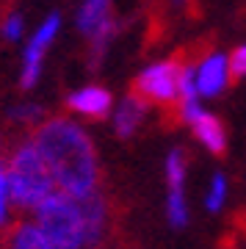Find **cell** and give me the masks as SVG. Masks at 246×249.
Masks as SVG:
<instances>
[{
	"instance_id": "cell-1",
	"label": "cell",
	"mask_w": 246,
	"mask_h": 249,
	"mask_svg": "<svg viewBox=\"0 0 246 249\" xmlns=\"http://www.w3.org/2000/svg\"><path fill=\"white\" fill-rule=\"evenodd\" d=\"M36 150L42 152L55 186L67 194H88L100 188V163L86 130L72 119H44L36 124L34 139Z\"/></svg>"
},
{
	"instance_id": "cell-2",
	"label": "cell",
	"mask_w": 246,
	"mask_h": 249,
	"mask_svg": "<svg viewBox=\"0 0 246 249\" xmlns=\"http://www.w3.org/2000/svg\"><path fill=\"white\" fill-rule=\"evenodd\" d=\"M6 178H9V199L19 211H34L44 196L58 188L34 142H22L11 152Z\"/></svg>"
},
{
	"instance_id": "cell-3",
	"label": "cell",
	"mask_w": 246,
	"mask_h": 249,
	"mask_svg": "<svg viewBox=\"0 0 246 249\" xmlns=\"http://www.w3.org/2000/svg\"><path fill=\"white\" fill-rule=\"evenodd\" d=\"M34 222L58 249H86V213L80 196L55 188L34 208Z\"/></svg>"
},
{
	"instance_id": "cell-4",
	"label": "cell",
	"mask_w": 246,
	"mask_h": 249,
	"mask_svg": "<svg viewBox=\"0 0 246 249\" xmlns=\"http://www.w3.org/2000/svg\"><path fill=\"white\" fill-rule=\"evenodd\" d=\"M180 70H183L180 58L152 64L144 72H139V78L133 80V91L141 100H147L150 106L175 111L180 119Z\"/></svg>"
},
{
	"instance_id": "cell-5",
	"label": "cell",
	"mask_w": 246,
	"mask_h": 249,
	"mask_svg": "<svg viewBox=\"0 0 246 249\" xmlns=\"http://www.w3.org/2000/svg\"><path fill=\"white\" fill-rule=\"evenodd\" d=\"M58 28H61V17H58V14H50V17L42 22V28L36 31V36L31 39V45H28V50H25V67H22V89H31L36 80H39L44 50H47L50 42L55 39Z\"/></svg>"
},
{
	"instance_id": "cell-6",
	"label": "cell",
	"mask_w": 246,
	"mask_h": 249,
	"mask_svg": "<svg viewBox=\"0 0 246 249\" xmlns=\"http://www.w3.org/2000/svg\"><path fill=\"white\" fill-rule=\"evenodd\" d=\"M227 78H229L227 58L221 53L205 55L202 64L196 67V91H199L202 97H216V94H221V89L227 86Z\"/></svg>"
},
{
	"instance_id": "cell-7",
	"label": "cell",
	"mask_w": 246,
	"mask_h": 249,
	"mask_svg": "<svg viewBox=\"0 0 246 249\" xmlns=\"http://www.w3.org/2000/svg\"><path fill=\"white\" fill-rule=\"evenodd\" d=\"M67 106H70V111L86 116V119H105L111 114L114 100H111V94L105 89H100V86H86V89L70 94Z\"/></svg>"
},
{
	"instance_id": "cell-8",
	"label": "cell",
	"mask_w": 246,
	"mask_h": 249,
	"mask_svg": "<svg viewBox=\"0 0 246 249\" xmlns=\"http://www.w3.org/2000/svg\"><path fill=\"white\" fill-rule=\"evenodd\" d=\"M188 124L193 127V136H196L213 155H221V152L227 150V130H224V124H221L219 116L208 114V111H199Z\"/></svg>"
},
{
	"instance_id": "cell-9",
	"label": "cell",
	"mask_w": 246,
	"mask_h": 249,
	"mask_svg": "<svg viewBox=\"0 0 246 249\" xmlns=\"http://www.w3.org/2000/svg\"><path fill=\"white\" fill-rule=\"evenodd\" d=\"M147 106L150 103L141 100L136 91L122 100V106L116 108V116H114V127H116V136L119 139H130L139 130L141 122H144V116H147Z\"/></svg>"
},
{
	"instance_id": "cell-10",
	"label": "cell",
	"mask_w": 246,
	"mask_h": 249,
	"mask_svg": "<svg viewBox=\"0 0 246 249\" xmlns=\"http://www.w3.org/2000/svg\"><path fill=\"white\" fill-rule=\"evenodd\" d=\"M3 249H58V247L39 230L36 222H17L9 230V238H6Z\"/></svg>"
},
{
	"instance_id": "cell-11",
	"label": "cell",
	"mask_w": 246,
	"mask_h": 249,
	"mask_svg": "<svg viewBox=\"0 0 246 249\" xmlns=\"http://www.w3.org/2000/svg\"><path fill=\"white\" fill-rule=\"evenodd\" d=\"M111 19V0H83L78 9V28L83 34L94 36Z\"/></svg>"
},
{
	"instance_id": "cell-12",
	"label": "cell",
	"mask_w": 246,
	"mask_h": 249,
	"mask_svg": "<svg viewBox=\"0 0 246 249\" xmlns=\"http://www.w3.org/2000/svg\"><path fill=\"white\" fill-rule=\"evenodd\" d=\"M166 219L172 227H185L188 222V208H185V196L183 188H169V199H166Z\"/></svg>"
},
{
	"instance_id": "cell-13",
	"label": "cell",
	"mask_w": 246,
	"mask_h": 249,
	"mask_svg": "<svg viewBox=\"0 0 246 249\" xmlns=\"http://www.w3.org/2000/svg\"><path fill=\"white\" fill-rule=\"evenodd\" d=\"M166 180L169 188H183L185 180V155L183 150H172L166 158Z\"/></svg>"
},
{
	"instance_id": "cell-14",
	"label": "cell",
	"mask_w": 246,
	"mask_h": 249,
	"mask_svg": "<svg viewBox=\"0 0 246 249\" xmlns=\"http://www.w3.org/2000/svg\"><path fill=\"white\" fill-rule=\"evenodd\" d=\"M224 196H227V178H224V175H216V178L211 180V191H208V199H205V205H208L211 213L221 211Z\"/></svg>"
},
{
	"instance_id": "cell-15",
	"label": "cell",
	"mask_w": 246,
	"mask_h": 249,
	"mask_svg": "<svg viewBox=\"0 0 246 249\" xmlns=\"http://www.w3.org/2000/svg\"><path fill=\"white\" fill-rule=\"evenodd\" d=\"M227 67H229V78L232 80L246 78V45H241L238 50H232V55L227 58Z\"/></svg>"
},
{
	"instance_id": "cell-16",
	"label": "cell",
	"mask_w": 246,
	"mask_h": 249,
	"mask_svg": "<svg viewBox=\"0 0 246 249\" xmlns=\"http://www.w3.org/2000/svg\"><path fill=\"white\" fill-rule=\"evenodd\" d=\"M9 178H6V166L0 163V224H6V219H9Z\"/></svg>"
},
{
	"instance_id": "cell-17",
	"label": "cell",
	"mask_w": 246,
	"mask_h": 249,
	"mask_svg": "<svg viewBox=\"0 0 246 249\" xmlns=\"http://www.w3.org/2000/svg\"><path fill=\"white\" fill-rule=\"evenodd\" d=\"M3 34H6V39L17 42L19 34H22V17H19V14H9L6 22H3Z\"/></svg>"
},
{
	"instance_id": "cell-18",
	"label": "cell",
	"mask_w": 246,
	"mask_h": 249,
	"mask_svg": "<svg viewBox=\"0 0 246 249\" xmlns=\"http://www.w3.org/2000/svg\"><path fill=\"white\" fill-rule=\"evenodd\" d=\"M11 116H14V119H22V122H39V119H42V111L36 106H25V108H14Z\"/></svg>"
},
{
	"instance_id": "cell-19",
	"label": "cell",
	"mask_w": 246,
	"mask_h": 249,
	"mask_svg": "<svg viewBox=\"0 0 246 249\" xmlns=\"http://www.w3.org/2000/svg\"><path fill=\"white\" fill-rule=\"evenodd\" d=\"M172 3H175V6H188L191 0H172Z\"/></svg>"
}]
</instances>
